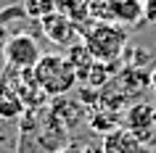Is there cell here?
Here are the masks:
<instances>
[{
	"mask_svg": "<svg viewBox=\"0 0 156 153\" xmlns=\"http://www.w3.org/2000/svg\"><path fill=\"white\" fill-rule=\"evenodd\" d=\"M85 48L90 50L95 61H119V56L127 48V32L122 24H108V21H90L80 29Z\"/></svg>",
	"mask_w": 156,
	"mask_h": 153,
	"instance_id": "1",
	"label": "cell"
},
{
	"mask_svg": "<svg viewBox=\"0 0 156 153\" xmlns=\"http://www.w3.org/2000/svg\"><path fill=\"white\" fill-rule=\"evenodd\" d=\"M37 85L42 87V92L48 98H58V95H69L72 87L80 82L77 77V69L69 61V56H56V53H48V56L40 58V64L32 69Z\"/></svg>",
	"mask_w": 156,
	"mask_h": 153,
	"instance_id": "2",
	"label": "cell"
},
{
	"mask_svg": "<svg viewBox=\"0 0 156 153\" xmlns=\"http://www.w3.org/2000/svg\"><path fill=\"white\" fill-rule=\"evenodd\" d=\"M3 58H5V66L11 71H32L42 58L40 42L32 34H24V32L11 34L8 42L3 45Z\"/></svg>",
	"mask_w": 156,
	"mask_h": 153,
	"instance_id": "3",
	"label": "cell"
},
{
	"mask_svg": "<svg viewBox=\"0 0 156 153\" xmlns=\"http://www.w3.org/2000/svg\"><path fill=\"white\" fill-rule=\"evenodd\" d=\"M40 29H42V34H45L50 42H56V45H74V37L80 32L77 24H74L69 16H64L61 11L45 16L40 21Z\"/></svg>",
	"mask_w": 156,
	"mask_h": 153,
	"instance_id": "4",
	"label": "cell"
},
{
	"mask_svg": "<svg viewBox=\"0 0 156 153\" xmlns=\"http://www.w3.org/2000/svg\"><path fill=\"white\" fill-rule=\"evenodd\" d=\"M154 127H156V108L151 103H135L130 106L127 111V129L135 132L140 143H146L148 137L154 135Z\"/></svg>",
	"mask_w": 156,
	"mask_h": 153,
	"instance_id": "5",
	"label": "cell"
},
{
	"mask_svg": "<svg viewBox=\"0 0 156 153\" xmlns=\"http://www.w3.org/2000/svg\"><path fill=\"white\" fill-rule=\"evenodd\" d=\"M24 111H27V106L21 100V95L5 82V74H3L0 77V119H16Z\"/></svg>",
	"mask_w": 156,
	"mask_h": 153,
	"instance_id": "6",
	"label": "cell"
},
{
	"mask_svg": "<svg viewBox=\"0 0 156 153\" xmlns=\"http://www.w3.org/2000/svg\"><path fill=\"white\" fill-rule=\"evenodd\" d=\"M114 24H140L143 19V3L140 0H111Z\"/></svg>",
	"mask_w": 156,
	"mask_h": 153,
	"instance_id": "7",
	"label": "cell"
},
{
	"mask_svg": "<svg viewBox=\"0 0 156 153\" xmlns=\"http://www.w3.org/2000/svg\"><path fill=\"white\" fill-rule=\"evenodd\" d=\"M58 11L72 19L74 24H77V29H82V26H87L93 21L87 0H58Z\"/></svg>",
	"mask_w": 156,
	"mask_h": 153,
	"instance_id": "8",
	"label": "cell"
},
{
	"mask_svg": "<svg viewBox=\"0 0 156 153\" xmlns=\"http://www.w3.org/2000/svg\"><path fill=\"white\" fill-rule=\"evenodd\" d=\"M90 129L98 135H108V132L119 129V113H114L111 108H98V113L90 116Z\"/></svg>",
	"mask_w": 156,
	"mask_h": 153,
	"instance_id": "9",
	"label": "cell"
},
{
	"mask_svg": "<svg viewBox=\"0 0 156 153\" xmlns=\"http://www.w3.org/2000/svg\"><path fill=\"white\" fill-rule=\"evenodd\" d=\"M24 8H27V16L29 19L42 21L45 16L58 11V0H24Z\"/></svg>",
	"mask_w": 156,
	"mask_h": 153,
	"instance_id": "10",
	"label": "cell"
},
{
	"mask_svg": "<svg viewBox=\"0 0 156 153\" xmlns=\"http://www.w3.org/2000/svg\"><path fill=\"white\" fill-rule=\"evenodd\" d=\"M27 16V8H24V3L21 5H8V8H3L0 11V24L5 26V24H13V21H24Z\"/></svg>",
	"mask_w": 156,
	"mask_h": 153,
	"instance_id": "11",
	"label": "cell"
},
{
	"mask_svg": "<svg viewBox=\"0 0 156 153\" xmlns=\"http://www.w3.org/2000/svg\"><path fill=\"white\" fill-rule=\"evenodd\" d=\"M143 21L156 24V0H143Z\"/></svg>",
	"mask_w": 156,
	"mask_h": 153,
	"instance_id": "12",
	"label": "cell"
},
{
	"mask_svg": "<svg viewBox=\"0 0 156 153\" xmlns=\"http://www.w3.org/2000/svg\"><path fill=\"white\" fill-rule=\"evenodd\" d=\"M58 153H85V145L82 143H69V145H64Z\"/></svg>",
	"mask_w": 156,
	"mask_h": 153,
	"instance_id": "13",
	"label": "cell"
},
{
	"mask_svg": "<svg viewBox=\"0 0 156 153\" xmlns=\"http://www.w3.org/2000/svg\"><path fill=\"white\" fill-rule=\"evenodd\" d=\"M85 153H108L103 143H95V145H85Z\"/></svg>",
	"mask_w": 156,
	"mask_h": 153,
	"instance_id": "14",
	"label": "cell"
},
{
	"mask_svg": "<svg viewBox=\"0 0 156 153\" xmlns=\"http://www.w3.org/2000/svg\"><path fill=\"white\" fill-rule=\"evenodd\" d=\"M8 37H11V32H8V29H5L3 24H0V48H3V45L8 42Z\"/></svg>",
	"mask_w": 156,
	"mask_h": 153,
	"instance_id": "15",
	"label": "cell"
},
{
	"mask_svg": "<svg viewBox=\"0 0 156 153\" xmlns=\"http://www.w3.org/2000/svg\"><path fill=\"white\" fill-rule=\"evenodd\" d=\"M132 153H151V148H146V145H138V148H135Z\"/></svg>",
	"mask_w": 156,
	"mask_h": 153,
	"instance_id": "16",
	"label": "cell"
},
{
	"mask_svg": "<svg viewBox=\"0 0 156 153\" xmlns=\"http://www.w3.org/2000/svg\"><path fill=\"white\" fill-rule=\"evenodd\" d=\"M151 87L156 90V69H154V74H151Z\"/></svg>",
	"mask_w": 156,
	"mask_h": 153,
	"instance_id": "17",
	"label": "cell"
},
{
	"mask_svg": "<svg viewBox=\"0 0 156 153\" xmlns=\"http://www.w3.org/2000/svg\"><path fill=\"white\" fill-rule=\"evenodd\" d=\"M0 153H3V151H0Z\"/></svg>",
	"mask_w": 156,
	"mask_h": 153,
	"instance_id": "18",
	"label": "cell"
}]
</instances>
